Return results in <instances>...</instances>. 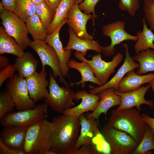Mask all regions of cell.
I'll use <instances>...</instances> for the list:
<instances>
[{
    "label": "cell",
    "instance_id": "6da1fadb",
    "mask_svg": "<svg viewBox=\"0 0 154 154\" xmlns=\"http://www.w3.org/2000/svg\"><path fill=\"white\" fill-rule=\"evenodd\" d=\"M50 137V150L57 154H66L74 146L80 129L79 116L64 114L54 117Z\"/></svg>",
    "mask_w": 154,
    "mask_h": 154
},
{
    "label": "cell",
    "instance_id": "7a4b0ae2",
    "mask_svg": "<svg viewBox=\"0 0 154 154\" xmlns=\"http://www.w3.org/2000/svg\"><path fill=\"white\" fill-rule=\"evenodd\" d=\"M140 112L132 108L113 110L108 124L113 128L127 133L139 144L148 125Z\"/></svg>",
    "mask_w": 154,
    "mask_h": 154
},
{
    "label": "cell",
    "instance_id": "3957f363",
    "mask_svg": "<svg viewBox=\"0 0 154 154\" xmlns=\"http://www.w3.org/2000/svg\"><path fill=\"white\" fill-rule=\"evenodd\" d=\"M53 125L46 119L28 127L24 151L25 154H44L50 148Z\"/></svg>",
    "mask_w": 154,
    "mask_h": 154
},
{
    "label": "cell",
    "instance_id": "277c9868",
    "mask_svg": "<svg viewBox=\"0 0 154 154\" xmlns=\"http://www.w3.org/2000/svg\"><path fill=\"white\" fill-rule=\"evenodd\" d=\"M48 105L44 103L36 105L32 108L13 112L7 114L0 119L1 126L29 127L46 119Z\"/></svg>",
    "mask_w": 154,
    "mask_h": 154
},
{
    "label": "cell",
    "instance_id": "5b68a950",
    "mask_svg": "<svg viewBox=\"0 0 154 154\" xmlns=\"http://www.w3.org/2000/svg\"><path fill=\"white\" fill-rule=\"evenodd\" d=\"M49 82V94L44 98L45 103L57 113H62L66 109L72 107L75 94L73 90L66 86L60 87L51 71Z\"/></svg>",
    "mask_w": 154,
    "mask_h": 154
},
{
    "label": "cell",
    "instance_id": "8992f818",
    "mask_svg": "<svg viewBox=\"0 0 154 154\" xmlns=\"http://www.w3.org/2000/svg\"><path fill=\"white\" fill-rule=\"evenodd\" d=\"M110 145L111 154H129L138 145L127 133L106 124L100 131Z\"/></svg>",
    "mask_w": 154,
    "mask_h": 154
},
{
    "label": "cell",
    "instance_id": "52a82bcc",
    "mask_svg": "<svg viewBox=\"0 0 154 154\" xmlns=\"http://www.w3.org/2000/svg\"><path fill=\"white\" fill-rule=\"evenodd\" d=\"M74 55L79 60L86 62L90 64L95 77L102 86L107 82L111 75L115 72V68L123 58L122 54L119 52L113 56L111 61L108 62L102 59L101 53L93 56L91 60L87 59L79 51H76Z\"/></svg>",
    "mask_w": 154,
    "mask_h": 154
},
{
    "label": "cell",
    "instance_id": "ba28073f",
    "mask_svg": "<svg viewBox=\"0 0 154 154\" xmlns=\"http://www.w3.org/2000/svg\"><path fill=\"white\" fill-rule=\"evenodd\" d=\"M1 24L7 32L13 37L24 50L32 41L28 37L26 24L13 12L5 9L0 13Z\"/></svg>",
    "mask_w": 154,
    "mask_h": 154
},
{
    "label": "cell",
    "instance_id": "9c48e42d",
    "mask_svg": "<svg viewBox=\"0 0 154 154\" xmlns=\"http://www.w3.org/2000/svg\"><path fill=\"white\" fill-rule=\"evenodd\" d=\"M5 87L18 110L32 108L36 105L29 96L25 78L15 74L7 80Z\"/></svg>",
    "mask_w": 154,
    "mask_h": 154
},
{
    "label": "cell",
    "instance_id": "30bf717a",
    "mask_svg": "<svg viewBox=\"0 0 154 154\" xmlns=\"http://www.w3.org/2000/svg\"><path fill=\"white\" fill-rule=\"evenodd\" d=\"M29 46L38 55L41 61L42 69H45V67L46 65L49 66L52 70V75L54 78L58 76L60 82L69 87L61 75L59 58L52 47L43 40L32 41Z\"/></svg>",
    "mask_w": 154,
    "mask_h": 154
},
{
    "label": "cell",
    "instance_id": "8fae6325",
    "mask_svg": "<svg viewBox=\"0 0 154 154\" xmlns=\"http://www.w3.org/2000/svg\"><path fill=\"white\" fill-rule=\"evenodd\" d=\"M125 23L122 21H117L104 25L102 28L103 35L109 37L111 42L109 46L103 47L102 53L106 56L113 55L116 52L115 47L124 41L131 40L136 41L137 39L136 36L131 35L125 29Z\"/></svg>",
    "mask_w": 154,
    "mask_h": 154
},
{
    "label": "cell",
    "instance_id": "7c38bea8",
    "mask_svg": "<svg viewBox=\"0 0 154 154\" xmlns=\"http://www.w3.org/2000/svg\"><path fill=\"white\" fill-rule=\"evenodd\" d=\"M92 15L82 13L78 5L75 4L69 9L67 16V23L79 38L84 40H93V37L87 32L86 25Z\"/></svg>",
    "mask_w": 154,
    "mask_h": 154
},
{
    "label": "cell",
    "instance_id": "4fadbf2b",
    "mask_svg": "<svg viewBox=\"0 0 154 154\" xmlns=\"http://www.w3.org/2000/svg\"><path fill=\"white\" fill-rule=\"evenodd\" d=\"M151 86L149 83L146 86L141 87L138 89L132 91L125 92L116 93L121 98L120 105L116 110H120L125 109H132L135 107L137 110L140 112V106L142 104L148 106L153 109L154 104L152 100H147L145 98L146 92Z\"/></svg>",
    "mask_w": 154,
    "mask_h": 154
},
{
    "label": "cell",
    "instance_id": "5bb4252c",
    "mask_svg": "<svg viewBox=\"0 0 154 154\" xmlns=\"http://www.w3.org/2000/svg\"><path fill=\"white\" fill-rule=\"evenodd\" d=\"M123 46L124 48L125 54V58L123 64L111 80L104 85L98 87L90 86L91 88L89 91L90 93L97 94L102 90L110 88H114L117 90L119 82L125 74L130 71L139 67V64L136 62L131 57L128 44L125 43L123 45Z\"/></svg>",
    "mask_w": 154,
    "mask_h": 154
},
{
    "label": "cell",
    "instance_id": "9a60e30c",
    "mask_svg": "<svg viewBox=\"0 0 154 154\" xmlns=\"http://www.w3.org/2000/svg\"><path fill=\"white\" fill-rule=\"evenodd\" d=\"M67 18L53 32L48 35L45 41L54 49L59 58L61 73L63 77L68 76L69 68L67 66L70 61L71 50H65L63 48L62 43L59 37V32L61 28L67 23Z\"/></svg>",
    "mask_w": 154,
    "mask_h": 154
},
{
    "label": "cell",
    "instance_id": "2e32d148",
    "mask_svg": "<svg viewBox=\"0 0 154 154\" xmlns=\"http://www.w3.org/2000/svg\"><path fill=\"white\" fill-rule=\"evenodd\" d=\"M45 69L39 72H35L25 78L30 98L35 102L44 98L49 95L46 87L49 82L46 80Z\"/></svg>",
    "mask_w": 154,
    "mask_h": 154
},
{
    "label": "cell",
    "instance_id": "e0dca14e",
    "mask_svg": "<svg viewBox=\"0 0 154 154\" xmlns=\"http://www.w3.org/2000/svg\"><path fill=\"white\" fill-rule=\"evenodd\" d=\"M74 99L77 102L81 99V102L78 105L66 109L62 114L80 116L86 112H93L96 109L100 98L98 95L88 93L82 90L75 93Z\"/></svg>",
    "mask_w": 154,
    "mask_h": 154
},
{
    "label": "cell",
    "instance_id": "ac0fdd59",
    "mask_svg": "<svg viewBox=\"0 0 154 154\" xmlns=\"http://www.w3.org/2000/svg\"><path fill=\"white\" fill-rule=\"evenodd\" d=\"M0 134V140L7 146L23 150L28 128L27 127H4Z\"/></svg>",
    "mask_w": 154,
    "mask_h": 154
},
{
    "label": "cell",
    "instance_id": "d6986e66",
    "mask_svg": "<svg viewBox=\"0 0 154 154\" xmlns=\"http://www.w3.org/2000/svg\"><path fill=\"white\" fill-rule=\"evenodd\" d=\"M114 88H108L99 92L97 94L100 98L98 106L93 112L88 113L86 117L87 119L93 118L99 120L100 116L104 114L106 117L108 111L111 108L119 105L121 101L120 96L116 93Z\"/></svg>",
    "mask_w": 154,
    "mask_h": 154
},
{
    "label": "cell",
    "instance_id": "ffe728a7",
    "mask_svg": "<svg viewBox=\"0 0 154 154\" xmlns=\"http://www.w3.org/2000/svg\"><path fill=\"white\" fill-rule=\"evenodd\" d=\"M154 80V72L145 75H139L134 69L129 72L119 82L116 92L125 93L136 90L143 84Z\"/></svg>",
    "mask_w": 154,
    "mask_h": 154
},
{
    "label": "cell",
    "instance_id": "44dd1931",
    "mask_svg": "<svg viewBox=\"0 0 154 154\" xmlns=\"http://www.w3.org/2000/svg\"><path fill=\"white\" fill-rule=\"evenodd\" d=\"M68 32L69 41L67 46L64 48V50H75L80 52L84 56L86 55L88 50H93L98 53H102L103 46L99 44L97 40L81 39L70 27Z\"/></svg>",
    "mask_w": 154,
    "mask_h": 154
},
{
    "label": "cell",
    "instance_id": "7402d4cb",
    "mask_svg": "<svg viewBox=\"0 0 154 154\" xmlns=\"http://www.w3.org/2000/svg\"><path fill=\"white\" fill-rule=\"evenodd\" d=\"M80 132L74 148L78 149L83 145L90 144L96 129L99 124V120L93 118L87 119L83 114L80 116Z\"/></svg>",
    "mask_w": 154,
    "mask_h": 154
},
{
    "label": "cell",
    "instance_id": "603a6c76",
    "mask_svg": "<svg viewBox=\"0 0 154 154\" xmlns=\"http://www.w3.org/2000/svg\"><path fill=\"white\" fill-rule=\"evenodd\" d=\"M38 61L29 52H25L22 56L17 57L13 66L20 77L26 78L36 72Z\"/></svg>",
    "mask_w": 154,
    "mask_h": 154
},
{
    "label": "cell",
    "instance_id": "cb8c5ba5",
    "mask_svg": "<svg viewBox=\"0 0 154 154\" xmlns=\"http://www.w3.org/2000/svg\"><path fill=\"white\" fill-rule=\"evenodd\" d=\"M67 66L69 68L76 70L81 76V78L80 81L74 83H70L71 86L74 85H81V87L84 88L85 86V83L87 82L96 84L99 86H102L95 77L91 67L87 62L84 61L78 62L73 59H71L68 62Z\"/></svg>",
    "mask_w": 154,
    "mask_h": 154
},
{
    "label": "cell",
    "instance_id": "d4e9b609",
    "mask_svg": "<svg viewBox=\"0 0 154 154\" xmlns=\"http://www.w3.org/2000/svg\"><path fill=\"white\" fill-rule=\"evenodd\" d=\"M5 53L19 57L23 56L25 52L23 48L7 32L3 26L0 27V55Z\"/></svg>",
    "mask_w": 154,
    "mask_h": 154
},
{
    "label": "cell",
    "instance_id": "484cf974",
    "mask_svg": "<svg viewBox=\"0 0 154 154\" xmlns=\"http://www.w3.org/2000/svg\"><path fill=\"white\" fill-rule=\"evenodd\" d=\"M142 31L136 33L137 39L134 46L136 54L149 48L154 50V34L150 28H148L144 17L142 19Z\"/></svg>",
    "mask_w": 154,
    "mask_h": 154
},
{
    "label": "cell",
    "instance_id": "4316f807",
    "mask_svg": "<svg viewBox=\"0 0 154 154\" xmlns=\"http://www.w3.org/2000/svg\"><path fill=\"white\" fill-rule=\"evenodd\" d=\"M132 58L139 65L136 72L137 74L142 75L154 71V50L148 49L133 55Z\"/></svg>",
    "mask_w": 154,
    "mask_h": 154
},
{
    "label": "cell",
    "instance_id": "83f0119b",
    "mask_svg": "<svg viewBox=\"0 0 154 154\" xmlns=\"http://www.w3.org/2000/svg\"><path fill=\"white\" fill-rule=\"evenodd\" d=\"M28 33L32 36L33 41L44 40L48 35V30L36 14L26 23Z\"/></svg>",
    "mask_w": 154,
    "mask_h": 154
},
{
    "label": "cell",
    "instance_id": "f1b7e54d",
    "mask_svg": "<svg viewBox=\"0 0 154 154\" xmlns=\"http://www.w3.org/2000/svg\"><path fill=\"white\" fill-rule=\"evenodd\" d=\"M75 4V0H61L56 9L53 20L48 29V35L53 32L67 18L70 7Z\"/></svg>",
    "mask_w": 154,
    "mask_h": 154
},
{
    "label": "cell",
    "instance_id": "f546056e",
    "mask_svg": "<svg viewBox=\"0 0 154 154\" xmlns=\"http://www.w3.org/2000/svg\"><path fill=\"white\" fill-rule=\"evenodd\" d=\"M37 4L32 0H17L14 13L25 23L36 14Z\"/></svg>",
    "mask_w": 154,
    "mask_h": 154
},
{
    "label": "cell",
    "instance_id": "4dcf8cb0",
    "mask_svg": "<svg viewBox=\"0 0 154 154\" xmlns=\"http://www.w3.org/2000/svg\"><path fill=\"white\" fill-rule=\"evenodd\" d=\"M151 150H154V134L151 128L148 125L141 141L131 154H152L150 151Z\"/></svg>",
    "mask_w": 154,
    "mask_h": 154
},
{
    "label": "cell",
    "instance_id": "1f68e13d",
    "mask_svg": "<svg viewBox=\"0 0 154 154\" xmlns=\"http://www.w3.org/2000/svg\"><path fill=\"white\" fill-rule=\"evenodd\" d=\"M90 145L95 154H111L109 145L98 128L96 130Z\"/></svg>",
    "mask_w": 154,
    "mask_h": 154
},
{
    "label": "cell",
    "instance_id": "d6a6232c",
    "mask_svg": "<svg viewBox=\"0 0 154 154\" xmlns=\"http://www.w3.org/2000/svg\"><path fill=\"white\" fill-rule=\"evenodd\" d=\"M36 14L48 30L53 20L55 13L43 1L37 5Z\"/></svg>",
    "mask_w": 154,
    "mask_h": 154
},
{
    "label": "cell",
    "instance_id": "836d02e7",
    "mask_svg": "<svg viewBox=\"0 0 154 154\" xmlns=\"http://www.w3.org/2000/svg\"><path fill=\"white\" fill-rule=\"evenodd\" d=\"M16 106L11 94L5 89L0 93V119L7 114L14 112Z\"/></svg>",
    "mask_w": 154,
    "mask_h": 154
},
{
    "label": "cell",
    "instance_id": "e575fe53",
    "mask_svg": "<svg viewBox=\"0 0 154 154\" xmlns=\"http://www.w3.org/2000/svg\"><path fill=\"white\" fill-rule=\"evenodd\" d=\"M140 6L139 0H119L118 4L119 9L127 11L130 15L133 17L135 16Z\"/></svg>",
    "mask_w": 154,
    "mask_h": 154
},
{
    "label": "cell",
    "instance_id": "d590c367",
    "mask_svg": "<svg viewBox=\"0 0 154 154\" xmlns=\"http://www.w3.org/2000/svg\"><path fill=\"white\" fill-rule=\"evenodd\" d=\"M143 9L146 21L154 32V2L151 0H144Z\"/></svg>",
    "mask_w": 154,
    "mask_h": 154
},
{
    "label": "cell",
    "instance_id": "8d00e7d4",
    "mask_svg": "<svg viewBox=\"0 0 154 154\" xmlns=\"http://www.w3.org/2000/svg\"><path fill=\"white\" fill-rule=\"evenodd\" d=\"M100 0H84L78 4L79 9L81 11H83L84 13L86 14H90L92 13V19L93 25H94L95 19L98 17L95 13V7Z\"/></svg>",
    "mask_w": 154,
    "mask_h": 154
},
{
    "label": "cell",
    "instance_id": "74e56055",
    "mask_svg": "<svg viewBox=\"0 0 154 154\" xmlns=\"http://www.w3.org/2000/svg\"><path fill=\"white\" fill-rule=\"evenodd\" d=\"M16 71L13 65L9 64L7 66L0 70V87H1L4 82L7 79L13 76Z\"/></svg>",
    "mask_w": 154,
    "mask_h": 154
},
{
    "label": "cell",
    "instance_id": "f35d334b",
    "mask_svg": "<svg viewBox=\"0 0 154 154\" xmlns=\"http://www.w3.org/2000/svg\"><path fill=\"white\" fill-rule=\"evenodd\" d=\"M66 154H95V153L90 144L83 145L78 149H71Z\"/></svg>",
    "mask_w": 154,
    "mask_h": 154
},
{
    "label": "cell",
    "instance_id": "ab89813d",
    "mask_svg": "<svg viewBox=\"0 0 154 154\" xmlns=\"http://www.w3.org/2000/svg\"><path fill=\"white\" fill-rule=\"evenodd\" d=\"M0 154H25L23 150L11 148L4 144L0 140Z\"/></svg>",
    "mask_w": 154,
    "mask_h": 154
},
{
    "label": "cell",
    "instance_id": "60d3db41",
    "mask_svg": "<svg viewBox=\"0 0 154 154\" xmlns=\"http://www.w3.org/2000/svg\"><path fill=\"white\" fill-rule=\"evenodd\" d=\"M5 8L13 12L17 0H1Z\"/></svg>",
    "mask_w": 154,
    "mask_h": 154
},
{
    "label": "cell",
    "instance_id": "b9f144b4",
    "mask_svg": "<svg viewBox=\"0 0 154 154\" xmlns=\"http://www.w3.org/2000/svg\"><path fill=\"white\" fill-rule=\"evenodd\" d=\"M48 6L55 14L62 0H44Z\"/></svg>",
    "mask_w": 154,
    "mask_h": 154
},
{
    "label": "cell",
    "instance_id": "7bdbcfd3",
    "mask_svg": "<svg viewBox=\"0 0 154 154\" xmlns=\"http://www.w3.org/2000/svg\"><path fill=\"white\" fill-rule=\"evenodd\" d=\"M141 115L145 122L151 128L154 134V118L150 117L145 114Z\"/></svg>",
    "mask_w": 154,
    "mask_h": 154
},
{
    "label": "cell",
    "instance_id": "ee69618b",
    "mask_svg": "<svg viewBox=\"0 0 154 154\" xmlns=\"http://www.w3.org/2000/svg\"><path fill=\"white\" fill-rule=\"evenodd\" d=\"M9 61L8 58L5 56H0V69L1 70L9 65Z\"/></svg>",
    "mask_w": 154,
    "mask_h": 154
},
{
    "label": "cell",
    "instance_id": "f6af8a7d",
    "mask_svg": "<svg viewBox=\"0 0 154 154\" xmlns=\"http://www.w3.org/2000/svg\"><path fill=\"white\" fill-rule=\"evenodd\" d=\"M44 154H57L55 151L50 149L45 152Z\"/></svg>",
    "mask_w": 154,
    "mask_h": 154
},
{
    "label": "cell",
    "instance_id": "bcb514c9",
    "mask_svg": "<svg viewBox=\"0 0 154 154\" xmlns=\"http://www.w3.org/2000/svg\"><path fill=\"white\" fill-rule=\"evenodd\" d=\"M5 9L1 2H0V13H2Z\"/></svg>",
    "mask_w": 154,
    "mask_h": 154
},
{
    "label": "cell",
    "instance_id": "7dc6e473",
    "mask_svg": "<svg viewBox=\"0 0 154 154\" xmlns=\"http://www.w3.org/2000/svg\"><path fill=\"white\" fill-rule=\"evenodd\" d=\"M36 4H37L39 3L44 1V0H32Z\"/></svg>",
    "mask_w": 154,
    "mask_h": 154
},
{
    "label": "cell",
    "instance_id": "c3c4849f",
    "mask_svg": "<svg viewBox=\"0 0 154 154\" xmlns=\"http://www.w3.org/2000/svg\"><path fill=\"white\" fill-rule=\"evenodd\" d=\"M149 83L151 84L152 90L154 92V80L150 82Z\"/></svg>",
    "mask_w": 154,
    "mask_h": 154
},
{
    "label": "cell",
    "instance_id": "681fc988",
    "mask_svg": "<svg viewBox=\"0 0 154 154\" xmlns=\"http://www.w3.org/2000/svg\"><path fill=\"white\" fill-rule=\"evenodd\" d=\"M84 0H75V4L78 5L82 2Z\"/></svg>",
    "mask_w": 154,
    "mask_h": 154
},
{
    "label": "cell",
    "instance_id": "f907efd6",
    "mask_svg": "<svg viewBox=\"0 0 154 154\" xmlns=\"http://www.w3.org/2000/svg\"><path fill=\"white\" fill-rule=\"evenodd\" d=\"M151 0L154 2V0Z\"/></svg>",
    "mask_w": 154,
    "mask_h": 154
}]
</instances>
